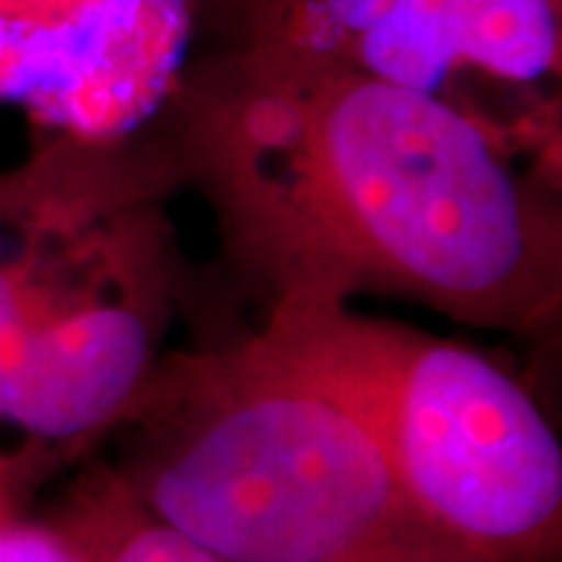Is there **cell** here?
I'll return each mask as SVG.
<instances>
[{
	"label": "cell",
	"mask_w": 562,
	"mask_h": 562,
	"mask_svg": "<svg viewBox=\"0 0 562 562\" xmlns=\"http://www.w3.org/2000/svg\"><path fill=\"white\" fill-rule=\"evenodd\" d=\"M184 157L247 272L279 297L387 294L535 331L562 297L550 191L472 106L222 50L181 76Z\"/></svg>",
	"instance_id": "obj_1"
},
{
	"label": "cell",
	"mask_w": 562,
	"mask_h": 562,
	"mask_svg": "<svg viewBox=\"0 0 562 562\" xmlns=\"http://www.w3.org/2000/svg\"><path fill=\"white\" fill-rule=\"evenodd\" d=\"M54 453L32 441H0V562H81L63 535L32 509L35 479Z\"/></svg>",
	"instance_id": "obj_8"
},
{
	"label": "cell",
	"mask_w": 562,
	"mask_h": 562,
	"mask_svg": "<svg viewBox=\"0 0 562 562\" xmlns=\"http://www.w3.org/2000/svg\"><path fill=\"white\" fill-rule=\"evenodd\" d=\"M225 50L338 69L465 103L469 85L535 94L560 81L562 0H201Z\"/></svg>",
	"instance_id": "obj_5"
},
{
	"label": "cell",
	"mask_w": 562,
	"mask_h": 562,
	"mask_svg": "<svg viewBox=\"0 0 562 562\" xmlns=\"http://www.w3.org/2000/svg\"><path fill=\"white\" fill-rule=\"evenodd\" d=\"M257 335L362 422L450 538L487 562H560V438L501 362L322 297L272 301Z\"/></svg>",
	"instance_id": "obj_4"
},
{
	"label": "cell",
	"mask_w": 562,
	"mask_h": 562,
	"mask_svg": "<svg viewBox=\"0 0 562 562\" xmlns=\"http://www.w3.org/2000/svg\"><path fill=\"white\" fill-rule=\"evenodd\" d=\"M113 465L225 562H487L409 497L362 422L254 331L162 360Z\"/></svg>",
	"instance_id": "obj_2"
},
{
	"label": "cell",
	"mask_w": 562,
	"mask_h": 562,
	"mask_svg": "<svg viewBox=\"0 0 562 562\" xmlns=\"http://www.w3.org/2000/svg\"><path fill=\"white\" fill-rule=\"evenodd\" d=\"M41 135L0 172V425L76 453L135 413L176 313L160 162Z\"/></svg>",
	"instance_id": "obj_3"
},
{
	"label": "cell",
	"mask_w": 562,
	"mask_h": 562,
	"mask_svg": "<svg viewBox=\"0 0 562 562\" xmlns=\"http://www.w3.org/2000/svg\"><path fill=\"white\" fill-rule=\"evenodd\" d=\"M201 0H0V103L41 135L132 138L184 76Z\"/></svg>",
	"instance_id": "obj_6"
},
{
	"label": "cell",
	"mask_w": 562,
	"mask_h": 562,
	"mask_svg": "<svg viewBox=\"0 0 562 562\" xmlns=\"http://www.w3.org/2000/svg\"><path fill=\"white\" fill-rule=\"evenodd\" d=\"M81 562H225L157 519L113 465H91L47 513Z\"/></svg>",
	"instance_id": "obj_7"
}]
</instances>
